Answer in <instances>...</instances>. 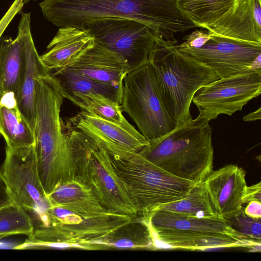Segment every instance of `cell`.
Segmentation results:
<instances>
[{"label": "cell", "mask_w": 261, "mask_h": 261, "mask_svg": "<svg viewBox=\"0 0 261 261\" xmlns=\"http://www.w3.org/2000/svg\"><path fill=\"white\" fill-rule=\"evenodd\" d=\"M90 250L117 249H155L154 239L148 223L137 217L109 235L92 242Z\"/></svg>", "instance_id": "obj_20"}, {"label": "cell", "mask_w": 261, "mask_h": 261, "mask_svg": "<svg viewBox=\"0 0 261 261\" xmlns=\"http://www.w3.org/2000/svg\"><path fill=\"white\" fill-rule=\"evenodd\" d=\"M23 40L18 30L16 37L0 40V98L16 93L23 63Z\"/></svg>", "instance_id": "obj_21"}, {"label": "cell", "mask_w": 261, "mask_h": 261, "mask_svg": "<svg viewBox=\"0 0 261 261\" xmlns=\"http://www.w3.org/2000/svg\"><path fill=\"white\" fill-rule=\"evenodd\" d=\"M261 118V108L259 107L256 111L248 113L243 117V120L245 121L251 122L260 119Z\"/></svg>", "instance_id": "obj_35"}, {"label": "cell", "mask_w": 261, "mask_h": 261, "mask_svg": "<svg viewBox=\"0 0 261 261\" xmlns=\"http://www.w3.org/2000/svg\"><path fill=\"white\" fill-rule=\"evenodd\" d=\"M34 229L33 219L20 207L12 204L0 210V238L16 234L30 238Z\"/></svg>", "instance_id": "obj_28"}, {"label": "cell", "mask_w": 261, "mask_h": 261, "mask_svg": "<svg viewBox=\"0 0 261 261\" xmlns=\"http://www.w3.org/2000/svg\"><path fill=\"white\" fill-rule=\"evenodd\" d=\"M0 171L12 203L41 222L49 204L39 178L34 146L20 148L6 146Z\"/></svg>", "instance_id": "obj_10"}, {"label": "cell", "mask_w": 261, "mask_h": 261, "mask_svg": "<svg viewBox=\"0 0 261 261\" xmlns=\"http://www.w3.org/2000/svg\"><path fill=\"white\" fill-rule=\"evenodd\" d=\"M39 6L44 17L59 28L80 29L91 19L120 17L140 21L157 36L174 41L175 34L196 27L177 0H44Z\"/></svg>", "instance_id": "obj_1"}, {"label": "cell", "mask_w": 261, "mask_h": 261, "mask_svg": "<svg viewBox=\"0 0 261 261\" xmlns=\"http://www.w3.org/2000/svg\"><path fill=\"white\" fill-rule=\"evenodd\" d=\"M136 218L115 213L84 218L70 224L59 223L39 224L33 235L15 248L47 247L89 250L93 241L102 238Z\"/></svg>", "instance_id": "obj_9"}, {"label": "cell", "mask_w": 261, "mask_h": 261, "mask_svg": "<svg viewBox=\"0 0 261 261\" xmlns=\"http://www.w3.org/2000/svg\"><path fill=\"white\" fill-rule=\"evenodd\" d=\"M49 206H60L84 218L115 214L105 208L93 190L77 176L57 186L46 196Z\"/></svg>", "instance_id": "obj_18"}, {"label": "cell", "mask_w": 261, "mask_h": 261, "mask_svg": "<svg viewBox=\"0 0 261 261\" xmlns=\"http://www.w3.org/2000/svg\"><path fill=\"white\" fill-rule=\"evenodd\" d=\"M23 37L24 57L21 75L14 94L15 107L34 133L35 93L38 78L50 74L35 47L31 30V13H22L18 27Z\"/></svg>", "instance_id": "obj_13"}, {"label": "cell", "mask_w": 261, "mask_h": 261, "mask_svg": "<svg viewBox=\"0 0 261 261\" xmlns=\"http://www.w3.org/2000/svg\"><path fill=\"white\" fill-rule=\"evenodd\" d=\"M120 107L148 141L166 135L177 126L165 107L150 60L125 75Z\"/></svg>", "instance_id": "obj_7"}, {"label": "cell", "mask_w": 261, "mask_h": 261, "mask_svg": "<svg viewBox=\"0 0 261 261\" xmlns=\"http://www.w3.org/2000/svg\"><path fill=\"white\" fill-rule=\"evenodd\" d=\"M67 133L77 176L93 190L105 208L117 214L138 217L137 209L106 150L81 130L72 129Z\"/></svg>", "instance_id": "obj_6"}, {"label": "cell", "mask_w": 261, "mask_h": 261, "mask_svg": "<svg viewBox=\"0 0 261 261\" xmlns=\"http://www.w3.org/2000/svg\"><path fill=\"white\" fill-rule=\"evenodd\" d=\"M24 5L23 0H14L10 7L0 19V39L14 17L20 12Z\"/></svg>", "instance_id": "obj_31"}, {"label": "cell", "mask_w": 261, "mask_h": 261, "mask_svg": "<svg viewBox=\"0 0 261 261\" xmlns=\"http://www.w3.org/2000/svg\"><path fill=\"white\" fill-rule=\"evenodd\" d=\"M80 29L99 45L122 57L129 71L149 60L157 36L141 22L120 17L91 19L84 22Z\"/></svg>", "instance_id": "obj_8"}, {"label": "cell", "mask_w": 261, "mask_h": 261, "mask_svg": "<svg viewBox=\"0 0 261 261\" xmlns=\"http://www.w3.org/2000/svg\"><path fill=\"white\" fill-rule=\"evenodd\" d=\"M94 41L85 30L75 27H61L40 58L50 70L66 67Z\"/></svg>", "instance_id": "obj_19"}, {"label": "cell", "mask_w": 261, "mask_h": 261, "mask_svg": "<svg viewBox=\"0 0 261 261\" xmlns=\"http://www.w3.org/2000/svg\"><path fill=\"white\" fill-rule=\"evenodd\" d=\"M209 32L196 30L190 34L185 36L183 42L177 45L178 47L199 48L202 46L212 37Z\"/></svg>", "instance_id": "obj_30"}, {"label": "cell", "mask_w": 261, "mask_h": 261, "mask_svg": "<svg viewBox=\"0 0 261 261\" xmlns=\"http://www.w3.org/2000/svg\"><path fill=\"white\" fill-rule=\"evenodd\" d=\"M209 122L197 116L148 141L138 152L175 176L195 183L202 182L213 167L212 129Z\"/></svg>", "instance_id": "obj_3"}, {"label": "cell", "mask_w": 261, "mask_h": 261, "mask_svg": "<svg viewBox=\"0 0 261 261\" xmlns=\"http://www.w3.org/2000/svg\"><path fill=\"white\" fill-rule=\"evenodd\" d=\"M155 249L205 250L229 247H252L256 245L244 236L195 230L163 229L152 231Z\"/></svg>", "instance_id": "obj_17"}, {"label": "cell", "mask_w": 261, "mask_h": 261, "mask_svg": "<svg viewBox=\"0 0 261 261\" xmlns=\"http://www.w3.org/2000/svg\"><path fill=\"white\" fill-rule=\"evenodd\" d=\"M159 210L200 218H220L214 210L203 181L196 183L185 198Z\"/></svg>", "instance_id": "obj_27"}, {"label": "cell", "mask_w": 261, "mask_h": 261, "mask_svg": "<svg viewBox=\"0 0 261 261\" xmlns=\"http://www.w3.org/2000/svg\"><path fill=\"white\" fill-rule=\"evenodd\" d=\"M0 134L4 138L6 146L11 148L35 145L34 133L15 106L2 102H0Z\"/></svg>", "instance_id": "obj_23"}, {"label": "cell", "mask_w": 261, "mask_h": 261, "mask_svg": "<svg viewBox=\"0 0 261 261\" xmlns=\"http://www.w3.org/2000/svg\"><path fill=\"white\" fill-rule=\"evenodd\" d=\"M30 1H31V0H23L24 4L28 3Z\"/></svg>", "instance_id": "obj_36"}, {"label": "cell", "mask_w": 261, "mask_h": 261, "mask_svg": "<svg viewBox=\"0 0 261 261\" xmlns=\"http://www.w3.org/2000/svg\"><path fill=\"white\" fill-rule=\"evenodd\" d=\"M52 75L58 82L62 92L64 94L98 93L121 104L122 89L64 69L56 70Z\"/></svg>", "instance_id": "obj_24"}, {"label": "cell", "mask_w": 261, "mask_h": 261, "mask_svg": "<svg viewBox=\"0 0 261 261\" xmlns=\"http://www.w3.org/2000/svg\"><path fill=\"white\" fill-rule=\"evenodd\" d=\"M261 93V70L219 78L202 87L194 95L198 117L208 121L220 114L231 116L241 111Z\"/></svg>", "instance_id": "obj_11"}, {"label": "cell", "mask_w": 261, "mask_h": 261, "mask_svg": "<svg viewBox=\"0 0 261 261\" xmlns=\"http://www.w3.org/2000/svg\"><path fill=\"white\" fill-rule=\"evenodd\" d=\"M149 60L155 69L168 114L177 125L190 121L193 118L190 108L194 95L219 76L194 57L179 49L176 40L156 36Z\"/></svg>", "instance_id": "obj_5"}, {"label": "cell", "mask_w": 261, "mask_h": 261, "mask_svg": "<svg viewBox=\"0 0 261 261\" xmlns=\"http://www.w3.org/2000/svg\"><path fill=\"white\" fill-rule=\"evenodd\" d=\"M251 201L261 202V184L260 182L247 187L243 198V202L244 204H246Z\"/></svg>", "instance_id": "obj_32"}, {"label": "cell", "mask_w": 261, "mask_h": 261, "mask_svg": "<svg viewBox=\"0 0 261 261\" xmlns=\"http://www.w3.org/2000/svg\"><path fill=\"white\" fill-rule=\"evenodd\" d=\"M237 232L246 237L256 245L261 244V218L250 217L244 210L238 215L227 220Z\"/></svg>", "instance_id": "obj_29"}, {"label": "cell", "mask_w": 261, "mask_h": 261, "mask_svg": "<svg viewBox=\"0 0 261 261\" xmlns=\"http://www.w3.org/2000/svg\"><path fill=\"white\" fill-rule=\"evenodd\" d=\"M104 149L138 213L146 220L162 206L185 198L196 184L175 176L138 152L116 142Z\"/></svg>", "instance_id": "obj_4"}, {"label": "cell", "mask_w": 261, "mask_h": 261, "mask_svg": "<svg viewBox=\"0 0 261 261\" xmlns=\"http://www.w3.org/2000/svg\"><path fill=\"white\" fill-rule=\"evenodd\" d=\"M204 29L212 35L261 46V0H237L230 10Z\"/></svg>", "instance_id": "obj_16"}, {"label": "cell", "mask_w": 261, "mask_h": 261, "mask_svg": "<svg viewBox=\"0 0 261 261\" xmlns=\"http://www.w3.org/2000/svg\"><path fill=\"white\" fill-rule=\"evenodd\" d=\"M245 171L234 164L212 171L203 183L218 216L224 220L243 210V198L247 188Z\"/></svg>", "instance_id": "obj_14"}, {"label": "cell", "mask_w": 261, "mask_h": 261, "mask_svg": "<svg viewBox=\"0 0 261 261\" xmlns=\"http://www.w3.org/2000/svg\"><path fill=\"white\" fill-rule=\"evenodd\" d=\"M77 115L110 140L137 152L148 143L147 139L128 122H114L82 111Z\"/></svg>", "instance_id": "obj_22"}, {"label": "cell", "mask_w": 261, "mask_h": 261, "mask_svg": "<svg viewBox=\"0 0 261 261\" xmlns=\"http://www.w3.org/2000/svg\"><path fill=\"white\" fill-rule=\"evenodd\" d=\"M61 92L65 98L79 106L82 111L114 122H128L122 114L120 105L103 95L94 93L67 94Z\"/></svg>", "instance_id": "obj_26"}, {"label": "cell", "mask_w": 261, "mask_h": 261, "mask_svg": "<svg viewBox=\"0 0 261 261\" xmlns=\"http://www.w3.org/2000/svg\"><path fill=\"white\" fill-rule=\"evenodd\" d=\"M13 204L6 182L0 171V210Z\"/></svg>", "instance_id": "obj_33"}, {"label": "cell", "mask_w": 261, "mask_h": 261, "mask_svg": "<svg viewBox=\"0 0 261 261\" xmlns=\"http://www.w3.org/2000/svg\"><path fill=\"white\" fill-rule=\"evenodd\" d=\"M62 69L122 90L123 79L129 71L122 57L95 41Z\"/></svg>", "instance_id": "obj_15"}, {"label": "cell", "mask_w": 261, "mask_h": 261, "mask_svg": "<svg viewBox=\"0 0 261 261\" xmlns=\"http://www.w3.org/2000/svg\"><path fill=\"white\" fill-rule=\"evenodd\" d=\"M237 0H177L181 12L196 27H204L217 21L235 5Z\"/></svg>", "instance_id": "obj_25"}, {"label": "cell", "mask_w": 261, "mask_h": 261, "mask_svg": "<svg viewBox=\"0 0 261 261\" xmlns=\"http://www.w3.org/2000/svg\"><path fill=\"white\" fill-rule=\"evenodd\" d=\"M244 208V213L247 216L255 218H261V202L251 201Z\"/></svg>", "instance_id": "obj_34"}, {"label": "cell", "mask_w": 261, "mask_h": 261, "mask_svg": "<svg viewBox=\"0 0 261 261\" xmlns=\"http://www.w3.org/2000/svg\"><path fill=\"white\" fill-rule=\"evenodd\" d=\"M64 98L52 74L37 79L34 148L38 176L46 196L77 176L72 147L60 117Z\"/></svg>", "instance_id": "obj_2"}, {"label": "cell", "mask_w": 261, "mask_h": 261, "mask_svg": "<svg viewBox=\"0 0 261 261\" xmlns=\"http://www.w3.org/2000/svg\"><path fill=\"white\" fill-rule=\"evenodd\" d=\"M178 48L209 67L219 78L255 71L254 61L261 55V46L214 35L201 47Z\"/></svg>", "instance_id": "obj_12"}]
</instances>
